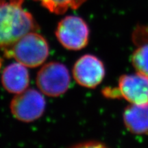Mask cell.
<instances>
[{
	"instance_id": "5",
	"label": "cell",
	"mask_w": 148,
	"mask_h": 148,
	"mask_svg": "<svg viewBox=\"0 0 148 148\" xmlns=\"http://www.w3.org/2000/svg\"><path fill=\"white\" fill-rule=\"evenodd\" d=\"M45 106V99L40 92L27 88L14 96L10 103V111L18 121L32 122L42 115Z\"/></svg>"
},
{
	"instance_id": "3",
	"label": "cell",
	"mask_w": 148,
	"mask_h": 148,
	"mask_svg": "<svg viewBox=\"0 0 148 148\" xmlns=\"http://www.w3.org/2000/svg\"><path fill=\"white\" fill-rule=\"evenodd\" d=\"M69 70L58 62L44 64L36 75V84L40 91L50 97H58L64 94L70 84Z\"/></svg>"
},
{
	"instance_id": "6",
	"label": "cell",
	"mask_w": 148,
	"mask_h": 148,
	"mask_svg": "<svg viewBox=\"0 0 148 148\" xmlns=\"http://www.w3.org/2000/svg\"><path fill=\"white\" fill-rule=\"evenodd\" d=\"M114 98H124L132 104H148V76L136 73L119 78L118 87L112 88Z\"/></svg>"
},
{
	"instance_id": "11",
	"label": "cell",
	"mask_w": 148,
	"mask_h": 148,
	"mask_svg": "<svg viewBox=\"0 0 148 148\" xmlns=\"http://www.w3.org/2000/svg\"><path fill=\"white\" fill-rule=\"evenodd\" d=\"M131 61L138 73L148 76V43L140 44L133 52Z\"/></svg>"
},
{
	"instance_id": "7",
	"label": "cell",
	"mask_w": 148,
	"mask_h": 148,
	"mask_svg": "<svg viewBox=\"0 0 148 148\" xmlns=\"http://www.w3.org/2000/svg\"><path fill=\"white\" fill-rule=\"evenodd\" d=\"M73 76L75 82L80 86L89 88H95L104 78V66L95 56L84 55L74 64Z\"/></svg>"
},
{
	"instance_id": "9",
	"label": "cell",
	"mask_w": 148,
	"mask_h": 148,
	"mask_svg": "<svg viewBox=\"0 0 148 148\" xmlns=\"http://www.w3.org/2000/svg\"><path fill=\"white\" fill-rule=\"evenodd\" d=\"M125 127L136 134H148V104H132L126 107L123 114Z\"/></svg>"
},
{
	"instance_id": "8",
	"label": "cell",
	"mask_w": 148,
	"mask_h": 148,
	"mask_svg": "<svg viewBox=\"0 0 148 148\" xmlns=\"http://www.w3.org/2000/svg\"><path fill=\"white\" fill-rule=\"evenodd\" d=\"M29 72L27 66L16 62L5 68L1 75V84L3 88L10 93L18 94L28 87Z\"/></svg>"
},
{
	"instance_id": "2",
	"label": "cell",
	"mask_w": 148,
	"mask_h": 148,
	"mask_svg": "<svg viewBox=\"0 0 148 148\" xmlns=\"http://www.w3.org/2000/svg\"><path fill=\"white\" fill-rule=\"evenodd\" d=\"M49 51L45 38L37 32H31L22 36L4 54L27 67L34 68L47 60Z\"/></svg>"
},
{
	"instance_id": "1",
	"label": "cell",
	"mask_w": 148,
	"mask_h": 148,
	"mask_svg": "<svg viewBox=\"0 0 148 148\" xmlns=\"http://www.w3.org/2000/svg\"><path fill=\"white\" fill-rule=\"evenodd\" d=\"M24 0H0V51H6L22 36L37 32L33 16L23 8Z\"/></svg>"
},
{
	"instance_id": "4",
	"label": "cell",
	"mask_w": 148,
	"mask_h": 148,
	"mask_svg": "<svg viewBox=\"0 0 148 148\" xmlns=\"http://www.w3.org/2000/svg\"><path fill=\"white\" fill-rule=\"evenodd\" d=\"M89 28L82 18L67 16L59 22L55 34L59 42L69 50H80L87 45Z\"/></svg>"
},
{
	"instance_id": "12",
	"label": "cell",
	"mask_w": 148,
	"mask_h": 148,
	"mask_svg": "<svg viewBox=\"0 0 148 148\" xmlns=\"http://www.w3.org/2000/svg\"><path fill=\"white\" fill-rule=\"evenodd\" d=\"M76 147H105L103 144H101L99 142L96 141H87L83 143H80L79 145H75Z\"/></svg>"
},
{
	"instance_id": "10",
	"label": "cell",
	"mask_w": 148,
	"mask_h": 148,
	"mask_svg": "<svg viewBox=\"0 0 148 148\" xmlns=\"http://www.w3.org/2000/svg\"><path fill=\"white\" fill-rule=\"evenodd\" d=\"M38 1L49 12L62 14L69 9L75 10L81 6L86 0H34Z\"/></svg>"
}]
</instances>
